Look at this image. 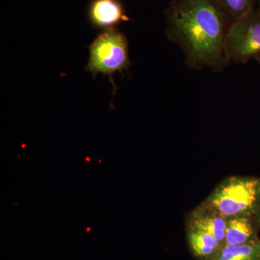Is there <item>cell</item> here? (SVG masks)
I'll return each instance as SVG.
<instances>
[{"instance_id":"1","label":"cell","mask_w":260,"mask_h":260,"mask_svg":"<svg viewBox=\"0 0 260 260\" xmlns=\"http://www.w3.org/2000/svg\"><path fill=\"white\" fill-rule=\"evenodd\" d=\"M167 36L194 68L223 70L228 30L234 20L215 0H177L166 11Z\"/></svg>"},{"instance_id":"2","label":"cell","mask_w":260,"mask_h":260,"mask_svg":"<svg viewBox=\"0 0 260 260\" xmlns=\"http://www.w3.org/2000/svg\"><path fill=\"white\" fill-rule=\"evenodd\" d=\"M202 204L227 219L254 216L260 208V177H228L215 188Z\"/></svg>"},{"instance_id":"3","label":"cell","mask_w":260,"mask_h":260,"mask_svg":"<svg viewBox=\"0 0 260 260\" xmlns=\"http://www.w3.org/2000/svg\"><path fill=\"white\" fill-rule=\"evenodd\" d=\"M88 49L89 59L85 70L93 78L99 74L109 76L114 95L117 87L113 76L116 73H120L124 76V72L129 73L131 66L126 36L116 28L104 30L89 45Z\"/></svg>"},{"instance_id":"4","label":"cell","mask_w":260,"mask_h":260,"mask_svg":"<svg viewBox=\"0 0 260 260\" xmlns=\"http://www.w3.org/2000/svg\"><path fill=\"white\" fill-rule=\"evenodd\" d=\"M228 60L244 63L249 59L260 62V9H254L234 20L225 41Z\"/></svg>"},{"instance_id":"5","label":"cell","mask_w":260,"mask_h":260,"mask_svg":"<svg viewBox=\"0 0 260 260\" xmlns=\"http://www.w3.org/2000/svg\"><path fill=\"white\" fill-rule=\"evenodd\" d=\"M88 18L94 28L103 30L116 28L129 20L120 0H92L88 6Z\"/></svg>"},{"instance_id":"6","label":"cell","mask_w":260,"mask_h":260,"mask_svg":"<svg viewBox=\"0 0 260 260\" xmlns=\"http://www.w3.org/2000/svg\"><path fill=\"white\" fill-rule=\"evenodd\" d=\"M186 225L210 233L224 245L227 218L211 208L200 203L199 206L195 208L188 215Z\"/></svg>"},{"instance_id":"7","label":"cell","mask_w":260,"mask_h":260,"mask_svg":"<svg viewBox=\"0 0 260 260\" xmlns=\"http://www.w3.org/2000/svg\"><path fill=\"white\" fill-rule=\"evenodd\" d=\"M186 238L193 254L202 260H212L223 244L210 233L186 225Z\"/></svg>"},{"instance_id":"8","label":"cell","mask_w":260,"mask_h":260,"mask_svg":"<svg viewBox=\"0 0 260 260\" xmlns=\"http://www.w3.org/2000/svg\"><path fill=\"white\" fill-rule=\"evenodd\" d=\"M254 216H237L227 219L224 244H243L259 240Z\"/></svg>"},{"instance_id":"9","label":"cell","mask_w":260,"mask_h":260,"mask_svg":"<svg viewBox=\"0 0 260 260\" xmlns=\"http://www.w3.org/2000/svg\"><path fill=\"white\" fill-rule=\"evenodd\" d=\"M212 260H260V239L243 244H224Z\"/></svg>"},{"instance_id":"10","label":"cell","mask_w":260,"mask_h":260,"mask_svg":"<svg viewBox=\"0 0 260 260\" xmlns=\"http://www.w3.org/2000/svg\"><path fill=\"white\" fill-rule=\"evenodd\" d=\"M233 20H238L254 10V0H215Z\"/></svg>"},{"instance_id":"11","label":"cell","mask_w":260,"mask_h":260,"mask_svg":"<svg viewBox=\"0 0 260 260\" xmlns=\"http://www.w3.org/2000/svg\"><path fill=\"white\" fill-rule=\"evenodd\" d=\"M254 220H255V222L256 223V225H257L258 229L260 230V208L259 210L255 213V215H254Z\"/></svg>"},{"instance_id":"12","label":"cell","mask_w":260,"mask_h":260,"mask_svg":"<svg viewBox=\"0 0 260 260\" xmlns=\"http://www.w3.org/2000/svg\"><path fill=\"white\" fill-rule=\"evenodd\" d=\"M259 9H260V0H259Z\"/></svg>"}]
</instances>
